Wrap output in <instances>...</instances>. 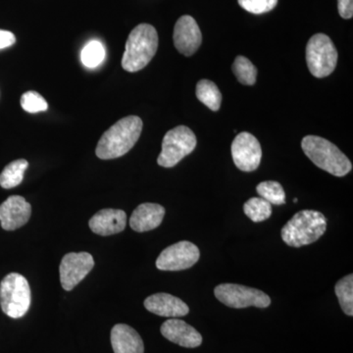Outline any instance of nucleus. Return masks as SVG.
Returning a JSON list of instances; mask_svg holds the SVG:
<instances>
[{
    "instance_id": "nucleus-1",
    "label": "nucleus",
    "mask_w": 353,
    "mask_h": 353,
    "mask_svg": "<svg viewBox=\"0 0 353 353\" xmlns=\"http://www.w3.org/2000/svg\"><path fill=\"white\" fill-rule=\"evenodd\" d=\"M141 131L143 121L138 116L123 118L102 134L95 150L97 157L103 160L123 157L136 145Z\"/></svg>"
},
{
    "instance_id": "nucleus-2",
    "label": "nucleus",
    "mask_w": 353,
    "mask_h": 353,
    "mask_svg": "<svg viewBox=\"0 0 353 353\" xmlns=\"http://www.w3.org/2000/svg\"><path fill=\"white\" fill-rule=\"evenodd\" d=\"M158 48V34L150 24H139L134 28L127 39L126 48L122 58L125 71H141L148 66L154 57Z\"/></svg>"
},
{
    "instance_id": "nucleus-3",
    "label": "nucleus",
    "mask_w": 353,
    "mask_h": 353,
    "mask_svg": "<svg viewBox=\"0 0 353 353\" xmlns=\"http://www.w3.org/2000/svg\"><path fill=\"white\" fill-rule=\"evenodd\" d=\"M306 157L322 170L331 175L343 176L352 170V164L345 153L328 139L317 136H306L301 141Z\"/></svg>"
},
{
    "instance_id": "nucleus-4",
    "label": "nucleus",
    "mask_w": 353,
    "mask_h": 353,
    "mask_svg": "<svg viewBox=\"0 0 353 353\" xmlns=\"http://www.w3.org/2000/svg\"><path fill=\"white\" fill-rule=\"evenodd\" d=\"M326 230V217L321 212L301 210L285 225L281 234L288 245L301 248L319 240Z\"/></svg>"
},
{
    "instance_id": "nucleus-5",
    "label": "nucleus",
    "mask_w": 353,
    "mask_h": 353,
    "mask_svg": "<svg viewBox=\"0 0 353 353\" xmlns=\"http://www.w3.org/2000/svg\"><path fill=\"white\" fill-rule=\"evenodd\" d=\"M31 288L24 276L10 273L0 283V305L13 319L22 318L31 306Z\"/></svg>"
},
{
    "instance_id": "nucleus-6",
    "label": "nucleus",
    "mask_w": 353,
    "mask_h": 353,
    "mask_svg": "<svg viewBox=\"0 0 353 353\" xmlns=\"http://www.w3.org/2000/svg\"><path fill=\"white\" fill-rule=\"evenodd\" d=\"M197 143L194 132L185 126H178L166 132L157 163L164 168L176 166L181 160L194 152Z\"/></svg>"
},
{
    "instance_id": "nucleus-7",
    "label": "nucleus",
    "mask_w": 353,
    "mask_h": 353,
    "mask_svg": "<svg viewBox=\"0 0 353 353\" xmlns=\"http://www.w3.org/2000/svg\"><path fill=\"white\" fill-rule=\"evenodd\" d=\"M306 62L309 71L316 78H325L333 73L338 62V51L328 36L317 34L309 39Z\"/></svg>"
},
{
    "instance_id": "nucleus-8",
    "label": "nucleus",
    "mask_w": 353,
    "mask_h": 353,
    "mask_svg": "<svg viewBox=\"0 0 353 353\" xmlns=\"http://www.w3.org/2000/svg\"><path fill=\"white\" fill-rule=\"evenodd\" d=\"M216 299L232 308H246L255 306L268 307L271 299L262 290L236 284H221L214 290Z\"/></svg>"
},
{
    "instance_id": "nucleus-9",
    "label": "nucleus",
    "mask_w": 353,
    "mask_h": 353,
    "mask_svg": "<svg viewBox=\"0 0 353 353\" xmlns=\"http://www.w3.org/2000/svg\"><path fill=\"white\" fill-rule=\"evenodd\" d=\"M201 252L190 241H183L165 248L157 260V269L161 271H182L199 261Z\"/></svg>"
},
{
    "instance_id": "nucleus-10",
    "label": "nucleus",
    "mask_w": 353,
    "mask_h": 353,
    "mask_svg": "<svg viewBox=\"0 0 353 353\" xmlns=\"http://www.w3.org/2000/svg\"><path fill=\"white\" fill-rule=\"evenodd\" d=\"M94 267V260L88 252H70L60 263V282L65 290H72L87 277Z\"/></svg>"
},
{
    "instance_id": "nucleus-11",
    "label": "nucleus",
    "mask_w": 353,
    "mask_h": 353,
    "mask_svg": "<svg viewBox=\"0 0 353 353\" xmlns=\"http://www.w3.org/2000/svg\"><path fill=\"white\" fill-rule=\"evenodd\" d=\"M232 157L236 168L243 172H252L259 168L262 158L259 139L250 132H240L231 146Z\"/></svg>"
},
{
    "instance_id": "nucleus-12",
    "label": "nucleus",
    "mask_w": 353,
    "mask_h": 353,
    "mask_svg": "<svg viewBox=\"0 0 353 353\" xmlns=\"http://www.w3.org/2000/svg\"><path fill=\"white\" fill-rule=\"evenodd\" d=\"M174 44L179 52L192 57L201 46L202 34L196 21L189 15H183L176 21L174 28Z\"/></svg>"
},
{
    "instance_id": "nucleus-13",
    "label": "nucleus",
    "mask_w": 353,
    "mask_h": 353,
    "mask_svg": "<svg viewBox=\"0 0 353 353\" xmlns=\"http://www.w3.org/2000/svg\"><path fill=\"white\" fill-rule=\"evenodd\" d=\"M31 214V204L23 196H12L0 205V224L6 231H15L27 224Z\"/></svg>"
},
{
    "instance_id": "nucleus-14",
    "label": "nucleus",
    "mask_w": 353,
    "mask_h": 353,
    "mask_svg": "<svg viewBox=\"0 0 353 353\" xmlns=\"http://www.w3.org/2000/svg\"><path fill=\"white\" fill-rule=\"evenodd\" d=\"M160 331L167 340L183 347L194 348L202 343L201 334L194 327L176 318L164 322Z\"/></svg>"
},
{
    "instance_id": "nucleus-15",
    "label": "nucleus",
    "mask_w": 353,
    "mask_h": 353,
    "mask_svg": "<svg viewBox=\"0 0 353 353\" xmlns=\"http://www.w3.org/2000/svg\"><path fill=\"white\" fill-rule=\"evenodd\" d=\"M90 230L99 236H112L124 231L127 225V215L120 209H102L90 218Z\"/></svg>"
},
{
    "instance_id": "nucleus-16",
    "label": "nucleus",
    "mask_w": 353,
    "mask_h": 353,
    "mask_svg": "<svg viewBox=\"0 0 353 353\" xmlns=\"http://www.w3.org/2000/svg\"><path fill=\"white\" fill-rule=\"evenodd\" d=\"M145 307L153 314L167 318L183 317L190 312L189 306L182 299L164 292L148 296Z\"/></svg>"
},
{
    "instance_id": "nucleus-17",
    "label": "nucleus",
    "mask_w": 353,
    "mask_h": 353,
    "mask_svg": "<svg viewBox=\"0 0 353 353\" xmlns=\"http://www.w3.org/2000/svg\"><path fill=\"white\" fill-rule=\"evenodd\" d=\"M165 208L157 203H143L134 209L130 218V226L138 233L152 231L161 225Z\"/></svg>"
},
{
    "instance_id": "nucleus-18",
    "label": "nucleus",
    "mask_w": 353,
    "mask_h": 353,
    "mask_svg": "<svg viewBox=\"0 0 353 353\" xmlns=\"http://www.w3.org/2000/svg\"><path fill=\"white\" fill-rule=\"evenodd\" d=\"M114 353H143L145 345L138 332L129 325L117 324L111 330Z\"/></svg>"
},
{
    "instance_id": "nucleus-19",
    "label": "nucleus",
    "mask_w": 353,
    "mask_h": 353,
    "mask_svg": "<svg viewBox=\"0 0 353 353\" xmlns=\"http://www.w3.org/2000/svg\"><path fill=\"white\" fill-rule=\"evenodd\" d=\"M29 166V162L25 159H18L7 165L0 174V185L3 189H13L22 183L24 174Z\"/></svg>"
},
{
    "instance_id": "nucleus-20",
    "label": "nucleus",
    "mask_w": 353,
    "mask_h": 353,
    "mask_svg": "<svg viewBox=\"0 0 353 353\" xmlns=\"http://www.w3.org/2000/svg\"><path fill=\"white\" fill-rule=\"evenodd\" d=\"M196 97L210 110L218 111L222 103V94L214 83L201 80L196 85Z\"/></svg>"
},
{
    "instance_id": "nucleus-21",
    "label": "nucleus",
    "mask_w": 353,
    "mask_h": 353,
    "mask_svg": "<svg viewBox=\"0 0 353 353\" xmlns=\"http://www.w3.org/2000/svg\"><path fill=\"white\" fill-rule=\"evenodd\" d=\"M334 292L338 296L339 303L343 312L348 316H353V276H345L336 283Z\"/></svg>"
},
{
    "instance_id": "nucleus-22",
    "label": "nucleus",
    "mask_w": 353,
    "mask_h": 353,
    "mask_svg": "<svg viewBox=\"0 0 353 353\" xmlns=\"http://www.w3.org/2000/svg\"><path fill=\"white\" fill-rule=\"evenodd\" d=\"M245 214L253 222L259 223L269 219L272 215V204L262 197H252L243 205Z\"/></svg>"
},
{
    "instance_id": "nucleus-23",
    "label": "nucleus",
    "mask_w": 353,
    "mask_h": 353,
    "mask_svg": "<svg viewBox=\"0 0 353 353\" xmlns=\"http://www.w3.org/2000/svg\"><path fill=\"white\" fill-rule=\"evenodd\" d=\"M234 76L239 82L245 85H253L256 83L257 69L250 62V59L245 57H238L234 59L232 66Z\"/></svg>"
},
{
    "instance_id": "nucleus-24",
    "label": "nucleus",
    "mask_w": 353,
    "mask_h": 353,
    "mask_svg": "<svg viewBox=\"0 0 353 353\" xmlns=\"http://www.w3.org/2000/svg\"><path fill=\"white\" fill-rule=\"evenodd\" d=\"M257 194L269 203L282 205L285 203L284 188L276 181H266L260 183L256 187Z\"/></svg>"
},
{
    "instance_id": "nucleus-25",
    "label": "nucleus",
    "mask_w": 353,
    "mask_h": 353,
    "mask_svg": "<svg viewBox=\"0 0 353 353\" xmlns=\"http://www.w3.org/2000/svg\"><path fill=\"white\" fill-rule=\"evenodd\" d=\"M105 58V48L99 41H90L83 48L81 53V60L88 68H97Z\"/></svg>"
},
{
    "instance_id": "nucleus-26",
    "label": "nucleus",
    "mask_w": 353,
    "mask_h": 353,
    "mask_svg": "<svg viewBox=\"0 0 353 353\" xmlns=\"http://www.w3.org/2000/svg\"><path fill=\"white\" fill-rule=\"evenodd\" d=\"M21 106L26 112L38 113L48 110V104L39 92L30 90L21 97Z\"/></svg>"
},
{
    "instance_id": "nucleus-27",
    "label": "nucleus",
    "mask_w": 353,
    "mask_h": 353,
    "mask_svg": "<svg viewBox=\"0 0 353 353\" xmlns=\"http://www.w3.org/2000/svg\"><path fill=\"white\" fill-rule=\"evenodd\" d=\"M238 2L241 8L255 15L270 12L278 4V0H238Z\"/></svg>"
},
{
    "instance_id": "nucleus-28",
    "label": "nucleus",
    "mask_w": 353,
    "mask_h": 353,
    "mask_svg": "<svg viewBox=\"0 0 353 353\" xmlns=\"http://www.w3.org/2000/svg\"><path fill=\"white\" fill-rule=\"evenodd\" d=\"M338 9L343 19H352L353 16V0H338Z\"/></svg>"
},
{
    "instance_id": "nucleus-29",
    "label": "nucleus",
    "mask_w": 353,
    "mask_h": 353,
    "mask_svg": "<svg viewBox=\"0 0 353 353\" xmlns=\"http://www.w3.org/2000/svg\"><path fill=\"white\" fill-rule=\"evenodd\" d=\"M16 43V38L12 32L0 30V50L9 48Z\"/></svg>"
}]
</instances>
